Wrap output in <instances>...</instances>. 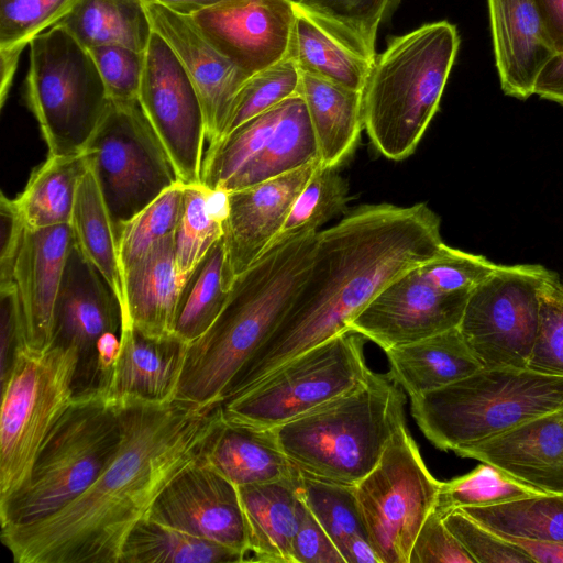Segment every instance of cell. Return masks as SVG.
Listing matches in <instances>:
<instances>
[{"label": "cell", "mask_w": 563, "mask_h": 563, "mask_svg": "<svg viewBox=\"0 0 563 563\" xmlns=\"http://www.w3.org/2000/svg\"><path fill=\"white\" fill-rule=\"evenodd\" d=\"M123 277L122 325L131 324L150 336L173 334L178 296L186 277L177 271L174 234L155 245Z\"/></svg>", "instance_id": "26"}, {"label": "cell", "mask_w": 563, "mask_h": 563, "mask_svg": "<svg viewBox=\"0 0 563 563\" xmlns=\"http://www.w3.org/2000/svg\"><path fill=\"white\" fill-rule=\"evenodd\" d=\"M401 0H295L296 5L318 21L343 44L372 63L383 22Z\"/></svg>", "instance_id": "39"}, {"label": "cell", "mask_w": 563, "mask_h": 563, "mask_svg": "<svg viewBox=\"0 0 563 563\" xmlns=\"http://www.w3.org/2000/svg\"><path fill=\"white\" fill-rule=\"evenodd\" d=\"M147 517L235 549L247 561L246 529L238 487L200 459L169 482Z\"/></svg>", "instance_id": "18"}, {"label": "cell", "mask_w": 563, "mask_h": 563, "mask_svg": "<svg viewBox=\"0 0 563 563\" xmlns=\"http://www.w3.org/2000/svg\"><path fill=\"white\" fill-rule=\"evenodd\" d=\"M85 152L48 155L24 189L9 203L24 225L33 229L70 224L78 185L88 168Z\"/></svg>", "instance_id": "31"}, {"label": "cell", "mask_w": 563, "mask_h": 563, "mask_svg": "<svg viewBox=\"0 0 563 563\" xmlns=\"http://www.w3.org/2000/svg\"><path fill=\"white\" fill-rule=\"evenodd\" d=\"M317 232L274 244L239 275L211 327L188 344L175 399L216 408L233 376L290 308L313 260Z\"/></svg>", "instance_id": "3"}, {"label": "cell", "mask_w": 563, "mask_h": 563, "mask_svg": "<svg viewBox=\"0 0 563 563\" xmlns=\"http://www.w3.org/2000/svg\"><path fill=\"white\" fill-rule=\"evenodd\" d=\"M522 550L532 562L563 563V542H545L504 538Z\"/></svg>", "instance_id": "55"}, {"label": "cell", "mask_w": 563, "mask_h": 563, "mask_svg": "<svg viewBox=\"0 0 563 563\" xmlns=\"http://www.w3.org/2000/svg\"><path fill=\"white\" fill-rule=\"evenodd\" d=\"M300 78L301 71L290 56L250 76L233 100L222 137L250 119L298 95Z\"/></svg>", "instance_id": "45"}, {"label": "cell", "mask_w": 563, "mask_h": 563, "mask_svg": "<svg viewBox=\"0 0 563 563\" xmlns=\"http://www.w3.org/2000/svg\"><path fill=\"white\" fill-rule=\"evenodd\" d=\"M152 31L172 48L199 96L206 121L207 142H218L224 132L233 100L250 77L217 51L190 15L161 3L141 0Z\"/></svg>", "instance_id": "20"}, {"label": "cell", "mask_w": 563, "mask_h": 563, "mask_svg": "<svg viewBox=\"0 0 563 563\" xmlns=\"http://www.w3.org/2000/svg\"><path fill=\"white\" fill-rule=\"evenodd\" d=\"M23 98L48 155L84 152L110 99L89 51L59 24L29 43Z\"/></svg>", "instance_id": "8"}, {"label": "cell", "mask_w": 563, "mask_h": 563, "mask_svg": "<svg viewBox=\"0 0 563 563\" xmlns=\"http://www.w3.org/2000/svg\"><path fill=\"white\" fill-rule=\"evenodd\" d=\"M75 245L70 224L24 227L9 277L19 305L22 345H51L53 313L67 258Z\"/></svg>", "instance_id": "19"}, {"label": "cell", "mask_w": 563, "mask_h": 563, "mask_svg": "<svg viewBox=\"0 0 563 563\" xmlns=\"http://www.w3.org/2000/svg\"><path fill=\"white\" fill-rule=\"evenodd\" d=\"M111 101L139 100L144 65V52L119 45H100L88 48Z\"/></svg>", "instance_id": "49"}, {"label": "cell", "mask_w": 563, "mask_h": 563, "mask_svg": "<svg viewBox=\"0 0 563 563\" xmlns=\"http://www.w3.org/2000/svg\"><path fill=\"white\" fill-rule=\"evenodd\" d=\"M200 460L235 486L301 474L280 449L273 429L229 423L222 418L205 443Z\"/></svg>", "instance_id": "27"}, {"label": "cell", "mask_w": 563, "mask_h": 563, "mask_svg": "<svg viewBox=\"0 0 563 563\" xmlns=\"http://www.w3.org/2000/svg\"><path fill=\"white\" fill-rule=\"evenodd\" d=\"M364 336L347 330L290 358L217 407L223 421L274 429L362 385L372 372Z\"/></svg>", "instance_id": "10"}, {"label": "cell", "mask_w": 563, "mask_h": 563, "mask_svg": "<svg viewBox=\"0 0 563 563\" xmlns=\"http://www.w3.org/2000/svg\"><path fill=\"white\" fill-rule=\"evenodd\" d=\"M120 353L103 394L114 406L128 401H174L188 344L170 334L150 336L122 325Z\"/></svg>", "instance_id": "24"}, {"label": "cell", "mask_w": 563, "mask_h": 563, "mask_svg": "<svg viewBox=\"0 0 563 563\" xmlns=\"http://www.w3.org/2000/svg\"><path fill=\"white\" fill-rule=\"evenodd\" d=\"M0 379L11 369L16 349L22 345L18 299L12 285L0 287Z\"/></svg>", "instance_id": "52"}, {"label": "cell", "mask_w": 563, "mask_h": 563, "mask_svg": "<svg viewBox=\"0 0 563 563\" xmlns=\"http://www.w3.org/2000/svg\"><path fill=\"white\" fill-rule=\"evenodd\" d=\"M139 102L178 181L201 183L207 141L202 106L179 59L154 31L144 51Z\"/></svg>", "instance_id": "14"}, {"label": "cell", "mask_w": 563, "mask_h": 563, "mask_svg": "<svg viewBox=\"0 0 563 563\" xmlns=\"http://www.w3.org/2000/svg\"><path fill=\"white\" fill-rule=\"evenodd\" d=\"M345 563H382L377 552L365 534L351 537L341 551Z\"/></svg>", "instance_id": "56"}, {"label": "cell", "mask_w": 563, "mask_h": 563, "mask_svg": "<svg viewBox=\"0 0 563 563\" xmlns=\"http://www.w3.org/2000/svg\"><path fill=\"white\" fill-rule=\"evenodd\" d=\"M319 163L225 192L223 242L233 282L273 246L292 202Z\"/></svg>", "instance_id": "21"}, {"label": "cell", "mask_w": 563, "mask_h": 563, "mask_svg": "<svg viewBox=\"0 0 563 563\" xmlns=\"http://www.w3.org/2000/svg\"><path fill=\"white\" fill-rule=\"evenodd\" d=\"M471 292L441 291L413 268L387 285L349 329L384 351L420 341L457 328Z\"/></svg>", "instance_id": "17"}, {"label": "cell", "mask_w": 563, "mask_h": 563, "mask_svg": "<svg viewBox=\"0 0 563 563\" xmlns=\"http://www.w3.org/2000/svg\"><path fill=\"white\" fill-rule=\"evenodd\" d=\"M320 162L314 132L303 99L285 100L282 112L262 151L233 176L221 191L250 187Z\"/></svg>", "instance_id": "30"}, {"label": "cell", "mask_w": 563, "mask_h": 563, "mask_svg": "<svg viewBox=\"0 0 563 563\" xmlns=\"http://www.w3.org/2000/svg\"><path fill=\"white\" fill-rule=\"evenodd\" d=\"M203 36L249 76L289 54L295 0H219L190 15Z\"/></svg>", "instance_id": "16"}, {"label": "cell", "mask_w": 563, "mask_h": 563, "mask_svg": "<svg viewBox=\"0 0 563 563\" xmlns=\"http://www.w3.org/2000/svg\"><path fill=\"white\" fill-rule=\"evenodd\" d=\"M439 486L404 422L377 465L355 485L367 538L382 563L409 562L413 541L434 509Z\"/></svg>", "instance_id": "12"}, {"label": "cell", "mask_w": 563, "mask_h": 563, "mask_svg": "<svg viewBox=\"0 0 563 563\" xmlns=\"http://www.w3.org/2000/svg\"><path fill=\"white\" fill-rule=\"evenodd\" d=\"M56 24L87 49L119 45L143 53L153 32L141 0H78Z\"/></svg>", "instance_id": "33"}, {"label": "cell", "mask_w": 563, "mask_h": 563, "mask_svg": "<svg viewBox=\"0 0 563 563\" xmlns=\"http://www.w3.org/2000/svg\"><path fill=\"white\" fill-rule=\"evenodd\" d=\"M460 47L449 21L426 23L389 40L362 90L364 129L391 161L409 157L439 110Z\"/></svg>", "instance_id": "4"}, {"label": "cell", "mask_w": 563, "mask_h": 563, "mask_svg": "<svg viewBox=\"0 0 563 563\" xmlns=\"http://www.w3.org/2000/svg\"><path fill=\"white\" fill-rule=\"evenodd\" d=\"M232 284L222 236L185 277L176 306L173 334L187 344L200 338L222 311Z\"/></svg>", "instance_id": "34"}, {"label": "cell", "mask_w": 563, "mask_h": 563, "mask_svg": "<svg viewBox=\"0 0 563 563\" xmlns=\"http://www.w3.org/2000/svg\"><path fill=\"white\" fill-rule=\"evenodd\" d=\"M455 454L488 463L547 494H563V406Z\"/></svg>", "instance_id": "22"}, {"label": "cell", "mask_w": 563, "mask_h": 563, "mask_svg": "<svg viewBox=\"0 0 563 563\" xmlns=\"http://www.w3.org/2000/svg\"><path fill=\"white\" fill-rule=\"evenodd\" d=\"M537 494L542 493L482 462L462 476L440 482L434 510L443 518L456 509L490 506Z\"/></svg>", "instance_id": "43"}, {"label": "cell", "mask_w": 563, "mask_h": 563, "mask_svg": "<svg viewBox=\"0 0 563 563\" xmlns=\"http://www.w3.org/2000/svg\"><path fill=\"white\" fill-rule=\"evenodd\" d=\"M292 553L295 563H345L338 547L307 506L294 538Z\"/></svg>", "instance_id": "51"}, {"label": "cell", "mask_w": 563, "mask_h": 563, "mask_svg": "<svg viewBox=\"0 0 563 563\" xmlns=\"http://www.w3.org/2000/svg\"><path fill=\"white\" fill-rule=\"evenodd\" d=\"M163 4L177 13L192 15L197 11L219 0H147Z\"/></svg>", "instance_id": "57"}, {"label": "cell", "mask_w": 563, "mask_h": 563, "mask_svg": "<svg viewBox=\"0 0 563 563\" xmlns=\"http://www.w3.org/2000/svg\"><path fill=\"white\" fill-rule=\"evenodd\" d=\"M347 201V181L336 168L319 163L292 202L274 244L302 233L318 232L321 225L344 211Z\"/></svg>", "instance_id": "41"}, {"label": "cell", "mask_w": 563, "mask_h": 563, "mask_svg": "<svg viewBox=\"0 0 563 563\" xmlns=\"http://www.w3.org/2000/svg\"><path fill=\"white\" fill-rule=\"evenodd\" d=\"M298 93L314 132L320 164L338 168L353 154L364 129L362 91L301 71Z\"/></svg>", "instance_id": "29"}, {"label": "cell", "mask_w": 563, "mask_h": 563, "mask_svg": "<svg viewBox=\"0 0 563 563\" xmlns=\"http://www.w3.org/2000/svg\"><path fill=\"white\" fill-rule=\"evenodd\" d=\"M534 95L563 107V54L555 55L542 69L534 85Z\"/></svg>", "instance_id": "53"}, {"label": "cell", "mask_w": 563, "mask_h": 563, "mask_svg": "<svg viewBox=\"0 0 563 563\" xmlns=\"http://www.w3.org/2000/svg\"><path fill=\"white\" fill-rule=\"evenodd\" d=\"M408 563H474L459 540L433 509L423 521Z\"/></svg>", "instance_id": "50"}, {"label": "cell", "mask_w": 563, "mask_h": 563, "mask_svg": "<svg viewBox=\"0 0 563 563\" xmlns=\"http://www.w3.org/2000/svg\"><path fill=\"white\" fill-rule=\"evenodd\" d=\"M411 399L422 433L453 451L504 433L563 406V377L529 367H482Z\"/></svg>", "instance_id": "6"}, {"label": "cell", "mask_w": 563, "mask_h": 563, "mask_svg": "<svg viewBox=\"0 0 563 563\" xmlns=\"http://www.w3.org/2000/svg\"><path fill=\"white\" fill-rule=\"evenodd\" d=\"M300 478L301 474L236 486L246 529L247 561L295 563L292 543L306 507Z\"/></svg>", "instance_id": "25"}, {"label": "cell", "mask_w": 563, "mask_h": 563, "mask_svg": "<svg viewBox=\"0 0 563 563\" xmlns=\"http://www.w3.org/2000/svg\"><path fill=\"white\" fill-rule=\"evenodd\" d=\"M70 225L76 246L111 287L123 316L124 277L118 251L117 230L96 175L89 165L77 188Z\"/></svg>", "instance_id": "32"}, {"label": "cell", "mask_w": 563, "mask_h": 563, "mask_svg": "<svg viewBox=\"0 0 563 563\" xmlns=\"http://www.w3.org/2000/svg\"><path fill=\"white\" fill-rule=\"evenodd\" d=\"M540 300L539 331L528 367L563 377V277L552 272Z\"/></svg>", "instance_id": "46"}, {"label": "cell", "mask_w": 563, "mask_h": 563, "mask_svg": "<svg viewBox=\"0 0 563 563\" xmlns=\"http://www.w3.org/2000/svg\"><path fill=\"white\" fill-rule=\"evenodd\" d=\"M498 267L483 255L472 254L444 243L431 260L418 266L419 274L444 292H471Z\"/></svg>", "instance_id": "47"}, {"label": "cell", "mask_w": 563, "mask_h": 563, "mask_svg": "<svg viewBox=\"0 0 563 563\" xmlns=\"http://www.w3.org/2000/svg\"><path fill=\"white\" fill-rule=\"evenodd\" d=\"M405 402L404 389L388 373L371 372L347 394L273 430L301 474L356 485L406 422Z\"/></svg>", "instance_id": "5"}, {"label": "cell", "mask_w": 563, "mask_h": 563, "mask_svg": "<svg viewBox=\"0 0 563 563\" xmlns=\"http://www.w3.org/2000/svg\"><path fill=\"white\" fill-rule=\"evenodd\" d=\"M183 189L184 185L176 183L118 229V251L123 275L155 245L174 234Z\"/></svg>", "instance_id": "42"}, {"label": "cell", "mask_w": 563, "mask_h": 563, "mask_svg": "<svg viewBox=\"0 0 563 563\" xmlns=\"http://www.w3.org/2000/svg\"><path fill=\"white\" fill-rule=\"evenodd\" d=\"M499 84L506 96L527 100L556 52L533 0H487Z\"/></svg>", "instance_id": "23"}, {"label": "cell", "mask_w": 563, "mask_h": 563, "mask_svg": "<svg viewBox=\"0 0 563 563\" xmlns=\"http://www.w3.org/2000/svg\"><path fill=\"white\" fill-rule=\"evenodd\" d=\"M385 353L388 374L410 398L453 384L483 367L459 328Z\"/></svg>", "instance_id": "28"}, {"label": "cell", "mask_w": 563, "mask_h": 563, "mask_svg": "<svg viewBox=\"0 0 563 563\" xmlns=\"http://www.w3.org/2000/svg\"><path fill=\"white\" fill-rule=\"evenodd\" d=\"M75 347L20 345L1 383L0 504L22 490L35 457L74 399Z\"/></svg>", "instance_id": "9"}, {"label": "cell", "mask_w": 563, "mask_h": 563, "mask_svg": "<svg viewBox=\"0 0 563 563\" xmlns=\"http://www.w3.org/2000/svg\"><path fill=\"white\" fill-rule=\"evenodd\" d=\"M303 503L327 531L340 552L355 534H366L355 485L322 481L301 474Z\"/></svg>", "instance_id": "44"}, {"label": "cell", "mask_w": 563, "mask_h": 563, "mask_svg": "<svg viewBox=\"0 0 563 563\" xmlns=\"http://www.w3.org/2000/svg\"><path fill=\"white\" fill-rule=\"evenodd\" d=\"M441 220L424 202L367 203L317 232L310 272L278 325L242 365L222 400L245 391L290 358L345 332L393 280L444 245Z\"/></svg>", "instance_id": "2"}, {"label": "cell", "mask_w": 563, "mask_h": 563, "mask_svg": "<svg viewBox=\"0 0 563 563\" xmlns=\"http://www.w3.org/2000/svg\"><path fill=\"white\" fill-rule=\"evenodd\" d=\"M245 555L224 544L155 521L141 520L122 548L120 563H236Z\"/></svg>", "instance_id": "36"}, {"label": "cell", "mask_w": 563, "mask_h": 563, "mask_svg": "<svg viewBox=\"0 0 563 563\" xmlns=\"http://www.w3.org/2000/svg\"><path fill=\"white\" fill-rule=\"evenodd\" d=\"M551 274L540 264L498 265L472 290L457 328L483 367H528Z\"/></svg>", "instance_id": "13"}, {"label": "cell", "mask_w": 563, "mask_h": 563, "mask_svg": "<svg viewBox=\"0 0 563 563\" xmlns=\"http://www.w3.org/2000/svg\"><path fill=\"white\" fill-rule=\"evenodd\" d=\"M224 191L202 183L184 185L179 218L174 232L177 271L187 276L223 236Z\"/></svg>", "instance_id": "38"}, {"label": "cell", "mask_w": 563, "mask_h": 563, "mask_svg": "<svg viewBox=\"0 0 563 563\" xmlns=\"http://www.w3.org/2000/svg\"><path fill=\"white\" fill-rule=\"evenodd\" d=\"M444 525L466 550L474 563H531L515 544L456 509L443 517Z\"/></svg>", "instance_id": "48"}, {"label": "cell", "mask_w": 563, "mask_h": 563, "mask_svg": "<svg viewBox=\"0 0 563 563\" xmlns=\"http://www.w3.org/2000/svg\"><path fill=\"white\" fill-rule=\"evenodd\" d=\"M84 152L117 231L178 183L139 100H110Z\"/></svg>", "instance_id": "11"}, {"label": "cell", "mask_w": 563, "mask_h": 563, "mask_svg": "<svg viewBox=\"0 0 563 563\" xmlns=\"http://www.w3.org/2000/svg\"><path fill=\"white\" fill-rule=\"evenodd\" d=\"M121 328L117 296L75 244L55 301L51 341L77 350L74 397L99 391L98 343L108 333H121Z\"/></svg>", "instance_id": "15"}, {"label": "cell", "mask_w": 563, "mask_h": 563, "mask_svg": "<svg viewBox=\"0 0 563 563\" xmlns=\"http://www.w3.org/2000/svg\"><path fill=\"white\" fill-rule=\"evenodd\" d=\"M119 449L93 484L37 521L1 527L15 563H120L133 528L184 468L198 461L221 420L218 407L179 401L118 406Z\"/></svg>", "instance_id": "1"}, {"label": "cell", "mask_w": 563, "mask_h": 563, "mask_svg": "<svg viewBox=\"0 0 563 563\" xmlns=\"http://www.w3.org/2000/svg\"><path fill=\"white\" fill-rule=\"evenodd\" d=\"M120 441L118 406L100 391L75 396L44 440L26 486L0 504L1 527L37 521L75 500L112 461Z\"/></svg>", "instance_id": "7"}, {"label": "cell", "mask_w": 563, "mask_h": 563, "mask_svg": "<svg viewBox=\"0 0 563 563\" xmlns=\"http://www.w3.org/2000/svg\"><path fill=\"white\" fill-rule=\"evenodd\" d=\"M547 34L556 52L563 54V0H533Z\"/></svg>", "instance_id": "54"}, {"label": "cell", "mask_w": 563, "mask_h": 563, "mask_svg": "<svg viewBox=\"0 0 563 563\" xmlns=\"http://www.w3.org/2000/svg\"><path fill=\"white\" fill-rule=\"evenodd\" d=\"M78 0H0L1 73L14 77L29 43L58 23Z\"/></svg>", "instance_id": "40"}, {"label": "cell", "mask_w": 563, "mask_h": 563, "mask_svg": "<svg viewBox=\"0 0 563 563\" xmlns=\"http://www.w3.org/2000/svg\"><path fill=\"white\" fill-rule=\"evenodd\" d=\"M461 510L503 538L563 542V494L542 493Z\"/></svg>", "instance_id": "37"}, {"label": "cell", "mask_w": 563, "mask_h": 563, "mask_svg": "<svg viewBox=\"0 0 563 563\" xmlns=\"http://www.w3.org/2000/svg\"><path fill=\"white\" fill-rule=\"evenodd\" d=\"M288 56L301 71L357 91L363 90L373 65L297 5Z\"/></svg>", "instance_id": "35"}]
</instances>
